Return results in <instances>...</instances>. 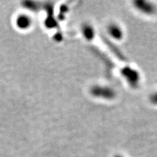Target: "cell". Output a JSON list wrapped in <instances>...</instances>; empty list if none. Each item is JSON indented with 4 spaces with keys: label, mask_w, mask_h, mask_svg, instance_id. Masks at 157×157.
Segmentation results:
<instances>
[{
    "label": "cell",
    "mask_w": 157,
    "mask_h": 157,
    "mask_svg": "<svg viewBox=\"0 0 157 157\" xmlns=\"http://www.w3.org/2000/svg\"><path fill=\"white\" fill-rule=\"evenodd\" d=\"M109 32L111 36L114 39H120L122 37V31L121 29L117 25H110L109 26Z\"/></svg>",
    "instance_id": "cell-4"
},
{
    "label": "cell",
    "mask_w": 157,
    "mask_h": 157,
    "mask_svg": "<svg viewBox=\"0 0 157 157\" xmlns=\"http://www.w3.org/2000/svg\"><path fill=\"white\" fill-rule=\"evenodd\" d=\"M83 34L86 39H91L94 36V31L93 28L89 25H86L83 27Z\"/></svg>",
    "instance_id": "cell-5"
},
{
    "label": "cell",
    "mask_w": 157,
    "mask_h": 157,
    "mask_svg": "<svg viewBox=\"0 0 157 157\" xmlns=\"http://www.w3.org/2000/svg\"><path fill=\"white\" fill-rule=\"evenodd\" d=\"M151 101L154 104H157V93L153 94L151 97Z\"/></svg>",
    "instance_id": "cell-6"
},
{
    "label": "cell",
    "mask_w": 157,
    "mask_h": 157,
    "mask_svg": "<svg viewBox=\"0 0 157 157\" xmlns=\"http://www.w3.org/2000/svg\"><path fill=\"white\" fill-rule=\"evenodd\" d=\"M16 25L20 29L22 30H26L30 28L32 23L31 17L27 15H20L17 17L16 21H15Z\"/></svg>",
    "instance_id": "cell-3"
},
{
    "label": "cell",
    "mask_w": 157,
    "mask_h": 157,
    "mask_svg": "<svg viewBox=\"0 0 157 157\" xmlns=\"http://www.w3.org/2000/svg\"><path fill=\"white\" fill-rule=\"evenodd\" d=\"M91 93L97 97H103L105 98H112L115 96V93L113 90L106 87L95 86L92 89Z\"/></svg>",
    "instance_id": "cell-1"
},
{
    "label": "cell",
    "mask_w": 157,
    "mask_h": 157,
    "mask_svg": "<svg viewBox=\"0 0 157 157\" xmlns=\"http://www.w3.org/2000/svg\"><path fill=\"white\" fill-rule=\"evenodd\" d=\"M135 7L139 10L147 15H152L156 12V7L152 3L148 2L137 1L135 2Z\"/></svg>",
    "instance_id": "cell-2"
}]
</instances>
